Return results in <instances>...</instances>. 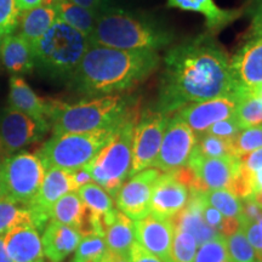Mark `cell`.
<instances>
[{
    "label": "cell",
    "instance_id": "6da1fadb",
    "mask_svg": "<svg viewBox=\"0 0 262 262\" xmlns=\"http://www.w3.org/2000/svg\"><path fill=\"white\" fill-rule=\"evenodd\" d=\"M237 90L231 58L215 34L206 32L180 42L165 54L157 110L169 116L187 104Z\"/></svg>",
    "mask_w": 262,
    "mask_h": 262
},
{
    "label": "cell",
    "instance_id": "7a4b0ae2",
    "mask_svg": "<svg viewBox=\"0 0 262 262\" xmlns=\"http://www.w3.org/2000/svg\"><path fill=\"white\" fill-rule=\"evenodd\" d=\"M160 62L157 51L90 45L71 79L79 93L93 97L122 94L148 79Z\"/></svg>",
    "mask_w": 262,
    "mask_h": 262
},
{
    "label": "cell",
    "instance_id": "3957f363",
    "mask_svg": "<svg viewBox=\"0 0 262 262\" xmlns=\"http://www.w3.org/2000/svg\"><path fill=\"white\" fill-rule=\"evenodd\" d=\"M90 45L119 50L157 51L172 44L175 35L153 19L123 9L98 12L96 25L89 37Z\"/></svg>",
    "mask_w": 262,
    "mask_h": 262
},
{
    "label": "cell",
    "instance_id": "277c9868",
    "mask_svg": "<svg viewBox=\"0 0 262 262\" xmlns=\"http://www.w3.org/2000/svg\"><path fill=\"white\" fill-rule=\"evenodd\" d=\"M131 104L130 98L122 94L95 96L72 104L52 100L49 123L54 135L91 133L117 125Z\"/></svg>",
    "mask_w": 262,
    "mask_h": 262
},
{
    "label": "cell",
    "instance_id": "5b68a950",
    "mask_svg": "<svg viewBox=\"0 0 262 262\" xmlns=\"http://www.w3.org/2000/svg\"><path fill=\"white\" fill-rule=\"evenodd\" d=\"M139 118V107L131 104L107 145L86 165L93 181L111 196L117 194L118 189L130 176L134 131Z\"/></svg>",
    "mask_w": 262,
    "mask_h": 262
},
{
    "label": "cell",
    "instance_id": "8992f818",
    "mask_svg": "<svg viewBox=\"0 0 262 262\" xmlns=\"http://www.w3.org/2000/svg\"><path fill=\"white\" fill-rule=\"evenodd\" d=\"M89 47V38L56 19L33 44L35 67L51 78H72Z\"/></svg>",
    "mask_w": 262,
    "mask_h": 262
},
{
    "label": "cell",
    "instance_id": "52a82bcc",
    "mask_svg": "<svg viewBox=\"0 0 262 262\" xmlns=\"http://www.w3.org/2000/svg\"><path fill=\"white\" fill-rule=\"evenodd\" d=\"M117 125L91 133L54 135L41 146L37 156L44 164L45 170L58 168L73 171L80 169L88 165L107 145Z\"/></svg>",
    "mask_w": 262,
    "mask_h": 262
},
{
    "label": "cell",
    "instance_id": "ba28073f",
    "mask_svg": "<svg viewBox=\"0 0 262 262\" xmlns=\"http://www.w3.org/2000/svg\"><path fill=\"white\" fill-rule=\"evenodd\" d=\"M6 196L28 206L37 195L45 176V166L38 156L17 152L0 160Z\"/></svg>",
    "mask_w": 262,
    "mask_h": 262
},
{
    "label": "cell",
    "instance_id": "9c48e42d",
    "mask_svg": "<svg viewBox=\"0 0 262 262\" xmlns=\"http://www.w3.org/2000/svg\"><path fill=\"white\" fill-rule=\"evenodd\" d=\"M169 116L159 110H146L140 114L133 141L130 176L155 166Z\"/></svg>",
    "mask_w": 262,
    "mask_h": 262
},
{
    "label": "cell",
    "instance_id": "30bf717a",
    "mask_svg": "<svg viewBox=\"0 0 262 262\" xmlns=\"http://www.w3.org/2000/svg\"><path fill=\"white\" fill-rule=\"evenodd\" d=\"M49 129L48 124L39 123L15 108H3L0 112V157L4 159L38 142Z\"/></svg>",
    "mask_w": 262,
    "mask_h": 262
},
{
    "label": "cell",
    "instance_id": "8fae6325",
    "mask_svg": "<svg viewBox=\"0 0 262 262\" xmlns=\"http://www.w3.org/2000/svg\"><path fill=\"white\" fill-rule=\"evenodd\" d=\"M196 143V135L178 114L169 118L155 166L168 172L188 163Z\"/></svg>",
    "mask_w": 262,
    "mask_h": 262
},
{
    "label": "cell",
    "instance_id": "7c38bea8",
    "mask_svg": "<svg viewBox=\"0 0 262 262\" xmlns=\"http://www.w3.org/2000/svg\"><path fill=\"white\" fill-rule=\"evenodd\" d=\"M72 171L58 168H48L37 195L27 208L32 216L33 226L38 232H42L51 220V211L61 196L74 192Z\"/></svg>",
    "mask_w": 262,
    "mask_h": 262
},
{
    "label": "cell",
    "instance_id": "4fadbf2b",
    "mask_svg": "<svg viewBox=\"0 0 262 262\" xmlns=\"http://www.w3.org/2000/svg\"><path fill=\"white\" fill-rule=\"evenodd\" d=\"M162 172L157 168H147L131 175L114 195L117 208L134 220L148 215L153 187Z\"/></svg>",
    "mask_w": 262,
    "mask_h": 262
},
{
    "label": "cell",
    "instance_id": "5bb4252c",
    "mask_svg": "<svg viewBox=\"0 0 262 262\" xmlns=\"http://www.w3.org/2000/svg\"><path fill=\"white\" fill-rule=\"evenodd\" d=\"M239 97L241 95L238 88V90L232 94L187 104L179 110L176 114L194 131L195 135H201L212 124L234 116Z\"/></svg>",
    "mask_w": 262,
    "mask_h": 262
},
{
    "label": "cell",
    "instance_id": "9a60e30c",
    "mask_svg": "<svg viewBox=\"0 0 262 262\" xmlns=\"http://www.w3.org/2000/svg\"><path fill=\"white\" fill-rule=\"evenodd\" d=\"M187 164L194 170L199 191L228 189L241 169V160L237 157L205 158L192 153Z\"/></svg>",
    "mask_w": 262,
    "mask_h": 262
},
{
    "label": "cell",
    "instance_id": "2e32d148",
    "mask_svg": "<svg viewBox=\"0 0 262 262\" xmlns=\"http://www.w3.org/2000/svg\"><path fill=\"white\" fill-rule=\"evenodd\" d=\"M173 239L171 219L149 212L135 222V242L145 250L166 262Z\"/></svg>",
    "mask_w": 262,
    "mask_h": 262
},
{
    "label": "cell",
    "instance_id": "e0dca14e",
    "mask_svg": "<svg viewBox=\"0 0 262 262\" xmlns=\"http://www.w3.org/2000/svg\"><path fill=\"white\" fill-rule=\"evenodd\" d=\"M189 189L175 179L171 171L162 172L155 183L149 212L172 217L187 205Z\"/></svg>",
    "mask_w": 262,
    "mask_h": 262
},
{
    "label": "cell",
    "instance_id": "ac0fdd59",
    "mask_svg": "<svg viewBox=\"0 0 262 262\" xmlns=\"http://www.w3.org/2000/svg\"><path fill=\"white\" fill-rule=\"evenodd\" d=\"M231 71L238 88L262 85V38H249L231 58Z\"/></svg>",
    "mask_w": 262,
    "mask_h": 262
},
{
    "label": "cell",
    "instance_id": "d6986e66",
    "mask_svg": "<svg viewBox=\"0 0 262 262\" xmlns=\"http://www.w3.org/2000/svg\"><path fill=\"white\" fill-rule=\"evenodd\" d=\"M205 201L202 195V191L189 189L188 203L181 211L172 216L171 222L173 229H182L188 232L195 238L196 244L202 245L210 239L220 234L210 226L206 225L203 217V208Z\"/></svg>",
    "mask_w": 262,
    "mask_h": 262
},
{
    "label": "cell",
    "instance_id": "ffe728a7",
    "mask_svg": "<svg viewBox=\"0 0 262 262\" xmlns=\"http://www.w3.org/2000/svg\"><path fill=\"white\" fill-rule=\"evenodd\" d=\"M51 102L52 100L39 97L24 78L14 75L10 79L9 106L27 114L39 123L48 124L49 126Z\"/></svg>",
    "mask_w": 262,
    "mask_h": 262
},
{
    "label": "cell",
    "instance_id": "44dd1931",
    "mask_svg": "<svg viewBox=\"0 0 262 262\" xmlns=\"http://www.w3.org/2000/svg\"><path fill=\"white\" fill-rule=\"evenodd\" d=\"M81 234L78 229L50 220L41 235L45 257L50 262H62L78 248Z\"/></svg>",
    "mask_w": 262,
    "mask_h": 262
},
{
    "label": "cell",
    "instance_id": "7402d4cb",
    "mask_svg": "<svg viewBox=\"0 0 262 262\" xmlns=\"http://www.w3.org/2000/svg\"><path fill=\"white\" fill-rule=\"evenodd\" d=\"M3 238L6 251L14 262H45L41 238L33 225L15 227Z\"/></svg>",
    "mask_w": 262,
    "mask_h": 262
},
{
    "label": "cell",
    "instance_id": "603a6c76",
    "mask_svg": "<svg viewBox=\"0 0 262 262\" xmlns=\"http://www.w3.org/2000/svg\"><path fill=\"white\" fill-rule=\"evenodd\" d=\"M168 6L182 11H192L205 17V26L209 33L217 32L233 24L243 15V10H226L219 8L214 0H168Z\"/></svg>",
    "mask_w": 262,
    "mask_h": 262
},
{
    "label": "cell",
    "instance_id": "cb8c5ba5",
    "mask_svg": "<svg viewBox=\"0 0 262 262\" xmlns=\"http://www.w3.org/2000/svg\"><path fill=\"white\" fill-rule=\"evenodd\" d=\"M103 238L108 250L129 256L135 243V222L118 208H114L103 217Z\"/></svg>",
    "mask_w": 262,
    "mask_h": 262
},
{
    "label": "cell",
    "instance_id": "d4e9b609",
    "mask_svg": "<svg viewBox=\"0 0 262 262\" xmlns=\"http://www.w3.org/2000/svg\"><path fill=\"white\" fill-rule=\"evenodd\" d=\"M0 60L10 73L26 74L35 67L33 45L21 34H8L3 38Z\"/></svg>",
    "mask_w": 262,
    "mask_h": 262
},
{
    "label": "cell",
    "instance_id": "484cf974",
    "mask_svg": "<svg viewBox=\"0 0 262 262\" xmlns=\"http://www.w3.org/2000/svg\"><path fill=\"white\" fill-rule=\"evenodd\" d=\"M51 220L78 229L81 237L88 234V209L77 191L58 199L52 208Z\"/></svg>",
    "mask_w": 262,
    "mask_h": 262
},
{
    "label": "cell",
    "instance_id": "4316f807",
    "mask_svg": "<svg viewBox=\"0 0 262 262\" xmlns=\"http://www.w3.org/2000/svg\"><path fill=\"white\" fill-rule=\"evenodd\" d=\"M57 15L52 5H42L21 12L18 18L19 34L33 45L56 22Z\"/></svg>",
    "mask_w": 262,
    "mask_h": 262
},
{
    "label": "cell",
    "instance_id": "83f0119b",
    "mask_svg": "<svg viewBox=\"0 0 262 262\" xmlns=\"http://www.w3.org/2000/svg\"><path fill=\"white\" fill-rule=\"evenodd\" d=\"M54 6L57 19L77 29L89 38L96 25L98 10H90L74 4L70 0H56Z\"/></svg>",
    "mask_w": 262,
    "mask_h": 262
},
{
    "label": "cell",
    "instance_id": "f1b7e54d",
    "mask_svg": "<svg viewBox=\"0 0 262 262\" xmlns=\"http://www.w3.org/2000/svg\"><path fill=\"white\" fill-rule=\"evenodd\" d=\"M33 225L29 209L9 196L0 198V237L18 226Z\"/></svg>",
    "mask_w": 262,
    "mask_h": 262
},
{
    "label": "cell",
    "instance_id": "f546056e",
    "mask_svg": "<svg viewBox=\"0 0 262 262\" xmlns=\"http://www.w3.org/2000/svg\"><path fill=\"white\" fill-rule=\"evenodd\" d=\"M239 102L234 117L242 130L262 124V101L248 89L239 88Z\"/></svg>",
    "mask_w": 262,
    "mask_h": 262
},
{
    "label": "cell",
    "instance_id": "4dcf8cb0",
    "mask_svg": "<svg viewBox=\"0 0 262 262\" xmlns=\"http://www.w3.org/2000/svg\"><path fill=\"white\" fill-rule=\"evenodd\" d=\"M77 192L90 215L96 216V217H104V215L114 209L112 196L95 182L88 183Z\"/></svg>",
    "mask_w": 262,
    "mask_h": 262
},
{
    "label": "cell",
    "instance_id": "1f68e13d",
    "mask_svg": "<svg viewBox=\"0 0 262 262\" xmlns=\"http://www.w3.org/2000/svg\"><path fill=\"white\" fill-rule=\"evenodd\" d=\"M206 204L217 209L226 217H241L242 201L227 189H208L202 191Z\"/></svg>",
    "mask_w": 262,
    "mask_h": 262
},
{
    "label": "cell",
    "instance_id": "d6a6232c",
    "mask_svg": "<svg viewBox=\"0 0 262 262\" xmlns=\"http://www.w3.org/2000/svg\"><path fill=\"white\" fill-rule=\"evenodd\" d=\"M193 155L205 157V158H226L234 157L232 141L212 136L210 134L196 135V143Z\"/></svg>",
    "mask_w": 262,
    "mask_h": 262
},
{
    "label": "cell",
    "instance_id": "836d02e7",
    "mask_svg": "<svg viewBox=\"0 0 262 262\" xmlns=\"http://www.w3.org/2000/svg\"><path fill=\"white\" fill-rule=\"evenodd\" d=\"M107 251L106 241L102 235H84L78 248L75 249L73 262H103Z\"/></svg>",
    "mask_w": 262,
    "mask_h": 262
},
{
    "label": "cell",
    "instance_id": "e575fe53",
    "mask_svg": "<svg viewBox=\"0 0 262 262\" xmlns=\"http://www.w3.org/2000/svg\"><path fill=\"white\" fill-rule=\"evenodd\" d=\"M195 238L182 229H173V239L166 262H194L196 254Z\"/></svg>",
    "mask_w": 262,
    "mask_h": 262
},
{
    "label": "cell",
    "instance_id": "d590c367",
    "mask_svg": "<svg viewBox=\"0 0 262 262\" xmlns=\"http://www.w3.org/2000/svg\"><path fill=\"white\" fill-rule=\"evenodd\" d=\"M225 238L228 258L231 262H253L255 258H257L256 251L249 243L243 227Z\"/></svg>",
    "mask_w": 262,
    "mask_h": 262
},
{
    "label": "cell",
    "instance_id": "8d00e7d4",
    "mask_svg": "<svg viewBox=\"0 0 262 262\" xmlns=\"http://www.w3.org/2000/svg\"><path fill=\"white\" fill-rule=\"evenodd\" d=\"M233 155L241 158L248 153L262 147V126H253L243 129L232 140Z\"/></svg>",
    "mask_w": 262,
    "mask_h": 262
},
{
    "label": "cell",
    "instance_id": "74e56055",
    "mask_svg": "<svg viewBox=\"0 0 262 262\" xmlns=\"http://www.w3.org/2000/svg\"><path fill=\"white\" fill-rule=\"evenodd\" d=\"M194 262H231L228 258L226 238L217 234L206 243L199 245Z\"/></svg>",
    "mask_w": 262,
    "mask_h": 262
},
{
    "label": "cell",
    "instance_id": "f35d334b",
    "mask_svg": "<svg viewBox=\"0 0 262 262\" xmlns=\"http://www.w3.org/2000/svg\"><path fill=\"white\" fill-rule=\"evenodd\" d=\"M19 10L16 0H0V33L12 34L18 26Z\"/></svg>",
    "mask_w": 262,
    "mask_h": 262
},
{
    "label": "cell",
    "instance_id": "ab89813d",
    "mask_svg": "<svg viewBox=\"0 0 262 262\" xmlns=\"http://www.w3.org/2000/svg\"><path fill=\"white\" fill-rule=\"evenodd\" d=\"M241 131L242 127L239 125L238 120L235 119L234 116H232L229 118H226V119L220 120V122L212 124L205 133L210 134L212 136L220 137V139L232 141Z\"/></svg>",
    "mask_w": 262,
    "mask_h": 262
},
{
    "label": "cell",
    "instance_id": "60d3db41",
    "mask_svg": "<svg viewBox=\"0 0 262 262\" xmlns=\"http://www.w3.org/2000/svg\"><path fill=\"white\" fill-rule=\"evenodd\" d=\"M248 12L251 18L250 38H262V0H250Z\"/></svg>",
    "mask_w": 262,
    "mask_h": 262
},
{
    "label": "cell",
    "instance_id": "b9f144b4",
    "mask_svg": "<svg viewBox=\"0 0 262 262\" xmlns=\"http://www.w3.org/2000/svg\"><path fill=\"white\" fill-rule=\"evenodd\" d=\"M242 227L245 235H247L249 243L256 251L257 257L262 260V227L257 222L242 221Z\"/></svg>",
    "mask_w": 262,
    "mask_h": 262
},
{
    "label": "cell",
    "instance_id": "7bdbcfd3",
    "mask_svg": "<svg viewBox=\"0 0 262 262\" xmlns=\"http://www.w3.org/2000/svg\"><path fill=\"white\" fill-rule=\"evenodd\" d=\"M262 216V206L257 204L253 198L243 199L242 202L241 220L247 222H257Z\"/></svg>",
    "mask_w": 262,
    "mask_h": 262
},
{
    "label": "cell",
    "instance_id": "ee69618b",
    "mask_svg": "<svg viewBox=\"0 0 262 262\" xmlns=\"http://www.w3.org/2000/svg\"><path fill=\"white\" fill-rule=\"evenodd\" d=\"M129 257L131 262H164L159 257L155 256L145 250L139 243H134L129 251Z\"/></svg>",
    "mask_w": 262,
    "mask_h": 262
},
{
    "label": "cell",
    "instance_id": "f6af8a7d",
    "mask_svg": "<svg viewBox=\"0 0 262 262\" xmlns=\"http://www.w3.org/2000/svg\"><path fill=\"white\" fill-rule=\"evenodd\" d=\"M239 160H241L242 165L251 172L261 169L262 168V147L258 149L253 150V152L248 153V155L241 157Z\"/></svg>",
    "mask_w": 262,
    "mask_h": 262
},
{
    "label": "cell",
    "instance_id": "bcb514c9",
    "mask_svg": "<svg viewBox=\"0 0 262 262\" xmlns=\"http://www.w3.org/2000/svg\"><path fill=\"white\" fill-rule=\"evenodd\" d=\"M203 217H204L206 225L210 226L211 228H214L219 232L220 226L222 224V220H224V215H222L217 209L212 208L211 205L206 204L205 203L204 208H203Z\"/></svg>",
    "mask_w": 262,
    "mask_h": 262
},
{
    "label": "cell",
    "instance_id": "7dc6e473",
    "mask_svg": "<svg viewBox=\"0 0 262 262\" xmlns=\"http://www.w3.org/2000/svg\"><path fill=\"white\" fill-rule=\"evenodd\" d=\"M72 181H73L75 191H78L80 187L88 185V183L94 182L93 176H91V173L89 171V169L86 168V165L83 166V168L73 170V171H72Z\"/></svg>",
    "mask_w": 262,
    "mask_h": 262
},
{
    "label": "cell",
    "instance_id": "c3c4849f",
    "mask_svg": "<svg viewBox=\"0 0 262 262\" xmlns=\"http://www.w3.org/2000/svg\"><path fill=\"white\" fill-rule=\"evenodd\" d=\"M239 228H242L241 217H226V216H224L219 233L224 235V237H227V235H231L234 232H237Z\"/></svg>",
    "mask_w": 262,
    "mask_h": 262
},
{
    "label": "cell",
    "instance_id": "681fc988",
    "mask_svg": "<svg viewBox=\"0 0 262 262\" xmlns=\"http://www.w3.org/2000/svg\"><path fill=\"white\" fill-rule=\"evenodd\" d=\"M56 0H16V5L19 10V14L21 12L28 11L38 6L42 5H54Z\"/></svg>",
    "mask_w": 262,
    "mask_h": 262
},
{
    "label": "cell",
    "instance_id": "f907efd6",
    "mask_svg": "<svg viewBox=\"0 0 262 262\" xmlns=\"http://www.w3.org/2000/svg\"><path fill=\"white\" fill-rule=\"evenodd\" d=\"M70 2L74 3V4L83 6V8L90 9V10H98L102 0H70Z\"/></svg>",
    "mask_w": 262,
    "mask_h": 262
},
{
    "label": "cell",
    "instance_id": "816d5d0a",
    "mask_svg": "<svg viewBox=\"0 0 262 262\" xmlns=\"http://www.w3.org/2000/svg\"><path fill=\"white\" fill-rule=\"evenodd\" d=\"M103 262H131V261H130V257L129 256L112 253V251L108 250Z\"/></svg>",
    "mask_w": 262,
    "mask_h": 262
},
{
    "label": "cell",
    "instance_id": "f5cc1de1",
    "mask_svg": "<svg viewBox=\"0 0 262 262\" xmlns=\"http://www.w3.org/2000/svg\"><path fill=\"white\" fill-rule=\"evenodd\" d=\"M253 183H254V192L262 191V168L253 172Z\"/></svg>",
    "mask_w": 262,
    "mask_h": 262
},
{
    "label": "cell",
    "instance_id": "db71d44e",
    "mask_svg": "<svg viewBox=\"0 0 262 262\" xmlns=\"http://www.w3.org/2000/svg\"><path fill=\"white\" fill-rule=\"evenodd\" d=\"M0 262H14L11 260V257L9 256L8 251H6L4 238L3 237H0Z\"/></svg>",
    "mask_w": 262,
    "mask_h": 262
},
{
    "label": "cell",
    "instance_id": "11a10c76",
    "mask_svg": "<svg viewBox=\"0 0 262 262\" xmlns=\"http://www.w3.org/2000/svg\"><path fill=\"white\" fill-rule=\"evenodd\" d=\"M249 91H250L251 94L254 95V96H256L260 98V100L262 101V85H258V86H255V88H251V89H248Z\"/></svg>",
    "mask_w": 262,
    "mask_h": 262
},
{
    "label": "cell",
    "instance_id": "9f6ffc18",
    "mask_svg": "<svg viewBox=\"0 0 262 262\" xmlns=\"http://www.w3.org/2000/svg\"><path fill=\"white\" fill-rule=\"evenodd\" d=\"M6 195V189H5V185L4 181H3V175H2V168H0V198Z\"/></svg>",
    "mask_w": 262,
    "mask_h": 262
},
{
    "label": "cell",
    "instance_id": "6f0895ef",
    "mask_svg": "<svg viewBox=\"0 0 262 262\" xmlns=\"http://www.w3.org/2000/svg\"><path fill=\"white\" fill-rule=\"evenodd\" d=\"M253 199L257 204H260L262 206V191H255L253 194Z\"/></svg>",
    "mask_w": 262,
    "mask_h": 262
},
{
    "label": "cell",
    "instance_id": "680465c9",
    "mask_svg": "<svg viewBox=\"0 0 262 262\" xmlns=\"http://www.w3.org/2000/svg\"><path fill=\"white\" fill-rule=\"evenodd\" d=\"M257 224H258V225H260V226H261V227H262V216H261V217H260V219H258Z\"/></svg>",
    "mask_w": 262,
    "mask_h": 262
},
{
    "label": "cell",
    "instance_id": "91938a15",
    "mask_svg": "<svg viewBox=\"0 0 262 262\" xmlns=\"http://www.w3.org/2000/svg\"><path fill=\"white\" fill-rule=\"evenodd\" d=\"M2 41H3V34L0 33V47H2Z\"/></svg>",
    "mask_w": 262,
    "mask_h": 262
},
{
    "label": "cell",
    "instance_id": "94428289",
    "mask_svg": "<svg viewBox=\"0 0 262 262\" xmlns=\"http://www.w3.org/2000/svg\"><path fill=\"white\" fill-rule=\"evenodd\" d=\"M253 262H262V260H261V258L257 257V258H255V260H254Z\"/></svg>",
    "mask_w": 262,
    "mask_h": 262
}]
</instances>
